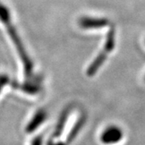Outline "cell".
<instances>
[{
  "label": "cell",
  "instance_id": "6da1fadb",
  "mask_svg": "<svg viewBox=\"0 0 145 145\" xmlns=\"http://www.w3.org/2000/svg\"><path fill=\"white\" fill-rule=\"evenodd\" d=\"M0 21L3 23V24H4L6 30L11 39L13 44L16 48L17 52L24 65L25 76L27 78H30L33 71L32 61L29 57L28 53L27 52L25 47L20 37V35L18 34V31L12 24L10 10L2 3H0Z\"/></svg>",
  "mask_w": 145,
  "mask_h": 145
},
{
  "label": "cell",
  "instance_id": "7a4b0ae2",
  "mask_svg": "<svg viewBox=\"0 0 145 145\" xmlns=\"http://www.w3.org/2000/svg\"><path fill=\"white\" fill-rule=\"evenodd\" d=\"M123 131L120 127L117 125H110L101 134L100 140L105 145L115 144L123 140Z\"/></svg>",
  "mask_w": 145,
  "mask_h": 145
},
{
  "label": "cell",
  "instance_id": "3957f363",
  "mask_svg": "<svg viewBox=\"0 0 145 145\" xmlns=\"http://www.w3.org/2000/svg\"><path fill=\"white\" fill-rule=\"evenodd\" d=\"M78 24L84 29H97L108 26L110 21L105 18H92L85 16L79 19Z\"/></svg>",
  "mask_w": 145,
  "mask_h": 145
},
{
  "label": "cell",
  "instance_id": "277c9868",
  "mask_svg": "<svg viewBox=\"0 0 145 145\" xmlns=\"http://www.w3.org/2000/svg\"><path fill=\"white\" fill-rule=\"evenodd\" d=\"M108 56V52H106L105 50H103V52H101L99 55L96 57V58L93 60V61L90 65L86 70V75L88 77H93L96 72L99 71V69L100 68L103 66L106 58Z\"/></svg>",
  "mask_w": 145,
  "mask_h": 145
},
{
  "label": "cell",
  "instance_id": "5b68a950",
  "mask_svg": "<svg viewBox=\"0 0 145 145\" xmlns=\"http://www.w3.org/2000/svg\"><path fill=\"white\" fill-rule=\"evenodd\" d=\"M86 116L85 114H82L78 119L77 120V122L75 123V124L73 125L69 135H68L67 140L65 142L66 145H69L72 143L73 140L76 139V137L78 136L79 132L82 131L84 125L86 124Z\"/></svg>",
  "mask_w": 145,
  "mask_h": 145
},
{
  "label": "cell",
  "instance_id": "8992f818",
  "mask_svg": "<svg viewBox=\"0 0 145 145\" xmlns=\"http://www.w3.org/2000/svg\"><path fill=\"white\" fill-rule=\"evenodd\" d=\"M71 110H72L71 107H67L63 110L62 114H61V117L59 119V121H58L57 127H56V129H55L54 133H53L54 138H58L63 133V131L65 127V124L67 123L68 119H69L70 113H71Z\"/></svg>",
  "mask_w": 145,
  "mask_h": 145
},
{
  "label": "cell",
  "instance_id": "52a82bcc",
  "mask_svg": "<svg viewBox=\"0 0 145 145\" xmlns=\"http://www.w3.org/2000/svg\"><path fill=\"white\" fill-rule=\"evenodd\" d=\"M46 112L44 110H39L37 112V114H35V116L32 118L31 122L28 123L27 127V131L31 132L33 130L36 129L39 127V125L40 124V123H43L44 122V120L46 119Z\"/></svg>",
  "mask_w": 145,
  "mask_h": 145
},
{
  "label": "cell",
  "instance_id": "ba28073f",
  "mask_svg": "<svg viewBox=\"0 0 145 145\" xmlns=\"http://www.w3.org/2000/svg\"><path fill=\"white\" fill-rule=\"evenodd\" d=\"M114 46H115V31H114V28H111L106 38L103 50L110 53L114 50Z\"/></svg>",
  "mask_w": 145,
  "mask_h": 145
},
{
  "label": "cell",
  "instance_id": "9c48e42d",
  "mask_svg": "<svg viewBox=\"0 0 145 145\" xmlns=\"http://www.w3.org/2000/svg\"><path fill=\"white\" fill-rule=\"evenodd\" d=\"M31 145H41V138H40V137L36 138V140H35V141L32 143Z\"/></svg>",
  "mask_w": 145,
  "mask_h": 145
},
{
  "label": "cell",
  "instance_id": "30bf717a",
  "mask_svg": "<svg viewBox=\"0 0 145 145\" xmlns=\"http://www.w3.org/2000/svg\"><path fill=\"white\" fill-rule=\"evenodd\" d=\"M144 81H145V78H144Z\"/></svg>",
  "mask_w": 145,
  "mask_h": 145
}]
</instances>
